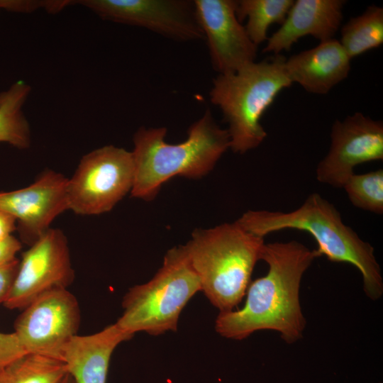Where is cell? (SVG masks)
Instances as JSON below:
<instances>
[{
    "instance_id": "obj_1",
    "label": "cell",
    "mask_w": 383,
    "mask_h": 383,
    "mask_svg": "<svg viewBox=\"0 0 383 383\" xmlns=\"http://www.w3.org/2000/svg\"><path fill=\"white\" fill-rule=\"evenodd\" d=\"M318 257L296 240L264 245L261 260L267 273L250 282L244 306L220 312L215 328L221 336L243 340L255 331L279 332L287 343L300 340L306 325L299 302L302 277Z\"/></svg>"
},
{
    "instance_id": "obj_2",
    "label": "cell",
    "mask_w": 383,
    "mask_h": 383,
    "mask_svg": "<svg viewBox=\"0 0 383 383\" xmlns=\"http://www.w3.org/2000/svg\"><path fill=\"white\" fill-rule=\"evenodd\" d=\"M235 221L262 238L286 229L309 233L317 243L318 257L324 255L331 262L353 265L362 275L365 294L374 301L382 296L383 279L373 246L345 224L334 205L319 194H311L292 211L249 210Z\"/></svg>"
},
{
    "instance_id": "obj_3",
    "label": "cell",
    "mask_w": 383,
    "mask_h": 383,
    "mask_svg": "<svg viewBox=\"0 0 383 383\" xmlns=\"http://www.w3.org/2000/svg\"><path fill=\"white\" fill-rule=\"evenodd\" d=\"M166 133L165 127H142L134 134L133 197L152 200L176 176L201 178L230 148L228 130L215 122L209 109L189 127L184 142L167 143Z\"/></svg>"
},
{
    "instance_id": "obj_4",
    "label": "cell",
    "mask_w": 383,
    "mask_h": 383,
    "mask_svg": "<svg viewBox=\"0 0 383 383\" xmlns=\"http://www.w3.org/2000/svg\"><path fill=\"white\" fill-rule=\"evenodd\" d=\"M264 245L236 221L192 233L184 247L201 291L220 312L232 311L245 295Z\"/></svg>"
},
{
    "instance_id": "obj_5",
    "label": "cell",
    "mask_w": 383,
    "mask_h": 383,
    "mask_svg": "<svg viewBox=\"0 0 383 383\" xmlns=\"http://www.w3.org/2000/svg\"><path fill=\"white\" fill-rule=\"evenodd\" d=\"M285 59L275 55L213 79L210 100L221 110L228 124L233 152L252 150L267 137L262 116L279 93L292 84L284 68Z\"/></svg>"
},
{
    "instance_id": "obj_6",
    "label": "cell",
    "mask_w": 383,
    "mask_h": 383,
    "mask_svg": "<svg viewBox=\"0 0 383 383\" xmlns=\"http://www.w3.org/2000/svg\"><path fill=\"white\" fill-rule=\"evenodd\" d=\"M199 291L200 282L184 245L174 247L149 282L126 294L123 311L116 323L131 335L140 331L153 335L175 331L183 308Z\"/></svg>"
},
{
    "instance_id": "obj_7",
    "label": "cell",
    "mask_w": 383,
    "mask_h": 383,
    "mask_svg": "<svg viewBox=\"0 0 383 383\" xmlns=\"http://www.w3.org/2000/svg\"><path fill=\"white\" fill-rule=\"evenodd\" d=\"M133 179L132 152L113 145L94 150L68 179V209L80 215L108 212L131 191Z\"/></svg>"
},
{
    "instance_id": "obj_8",
    "label": "cell",
    "mask_w": 383,
    "mask_h": 383,
    "mask_svg": "<svg viewBox=\"0 0 383 383\" xmlns=\"http://www.w3.org/2000/svg\"><path fill=\"white\" fill-rule=\"evenodd\" d=\"M81 320L76 297L67 288L48 291L23 309L14 333L23 350L60 360L63 347L77 335Z\"/></svg>"
},
{
    "instance_id": "obj_9",
    "label": "cell",
    "mask_w": 383,
    "mask_h": 383,
    "mask_svg": "<svg viewBox=\"0 0 383 383\" xmlns=\"http://www.w3.org/2000/svg\"><path fill=\"white\" fill-rule=\"evenodd\" d=\"M73 279L67 238L60 230L49 228L23 252L4 304L23 309L48 291L67 288Z\"/></svg>"
},
{
    "instance_id": "obj_10",
    "label": "cell",
    "mask_w": 383,
    "mask_h": 383,
    "mask_svg": "<svg viewBox=\"0 0 383 383\" xmlns=\"http://www.w3.org/2000/svg\"><path fill=\"white\" fill-rule=\"evenodd\" d=\"M103 19L145 28L178 41L204 39L193 1L82 0L74 1Z\"/></svg>"
},
{
    "instance_id": "obj_11",
    "label": "cell",
    "mask_w": 383,
    "mask_h": 383,
    "mask_svg": "<svg viewBox=\"0 0 383 383\" xmlns=\"http://www.w3.org/2000/svg\"><path fill=\"white\" fill-rule=\"evenodd\" d=\"M331 145L317 165V180L343 188L355 166L383 159V123L361 112L336 120L331 128Z\"/></svg>"
},
{
    "instance_id": "obj_12",
    "label": "cell",
    "mask_w": 383,
    "mask_h": 383,
    "mask_svg": "<svg viewBox=\"0 0 383 383\" xmlns=\"http://www.w3.org/2000/svg\"><path fill=\"white\" fill-rule=\"evenodd\" d=\"M197 21L218 74L235 72L255 62L257 46L236 16L237 1H193Z\"/></svg>"
},
{
    "instance_id": "obj_13",
    "label": "cell",
    "mask_w": 383,
    "mask_h": 383,
    "mask_svg": "<svg viewBox=\"0 0 383 383\" xmlns=\"http://www.w3.org/2000/svg\"><path fill=\"white\" fill-rule=\"evenodd\" d=\"M68 179L46 170L28 187L0 192V210L13 216L21 240L31 245L68 209Z\"/></svg>"
},
{
    "instance_id": "obj_14",
    "label": "cell",
    "mask_w": 383,
    "mask_h": 383,
    "mask_svg": "<svg viewBox=\"0 0 383 383\" xmlns=\"http://www.w3.org/2000/svg\"><path fill=\"white\" fill-rule=\"evenodd\" d=\"M343 0H296L279 28L268 38L264 52L289 51L300 38L311 35L320 42L336 34L343 20Z\"/></svg>"
},
{
    "instance_id": "obj_15",
    "label": "cell",
    "mask_w": 383,
    "mask_h": 383,
    "mask_svg": "<svg viewBox=\"0 0 383 383\" xmlns=\"http://www.w3.org/2000/svg\"><path fill=\"white\" fill-rule=\"evenodd\" d=\"M350 61L339 40L332 38L285 59L284 68L292 84L311 94H326L348 77Z\"/></svg>"
},
{
    "instance_id": "obj_16",
    "label": "cell",
    "mask_w": 383,
    "mask_h": 383,
    "mask_svg": "<svg viewBox=\"0 0 383 383\" xmlns=\"http://www.w3.org/2000/svg\"><path fill=\"white\" fill-rule=\"evenodd\" d=\"M132 337L116 323L93 334L76 335L63 347L60 360L75 383H106L113 350Z\"/></svg>"
},
{
    "instance_id": "obj_17",
    "label": "cell",
    "mask_w": 383,
    "mask_h": 383,
    "mask_svg": "<svg viewBox=\"0 0 383 383\" xmlns=\"http://www.w3.org/2000/svg\"><path fill=\"white\" fill-rule=\"evenodd\" d=\"M30 91L27 84L18 81L0 93V142L19 149L30 146V128L22 111Z\"/></svg>"
},
{
    "instance_id": "obj_18",
    "label": "cell",
    "mask_w": 383,
    "mask_h": 383,
    "mask_svg": "<svg viewBox=\"0 0 383 383\" xmlns=\"http://www.w3.org/2000/svg\"><path fill=\"white\" fill-rule=\"evenodd\" d=\"M343 48L352 60L383 43V9L372 5L341 28Z\"/></svg>"
},
{
    "instance_id": "obj_19",
    "label": "cell",
    "mask_w": 383,
    "mask_h": 383,
    "mask_svg": "<svg viewBox=\"0 0 383 383\" xmlns=\"http://www.w3.org/2000/svg\"><path fill=\"white\" fill-rule=\"evenodd\" d=\"M67 373L60 359L26 353L2 367L0 383H60Z\"/></svg>"
},
{
    "instance_id": "obj_20",
    "label": "cell",
    "mask_w": 383,
    "mask_h": 383,
    "mask_svg": "<svg viewBox=\"0 0 383 383\" xmlns=\"http://www.w3.org/2000/svg\"><path fill=\"white\" fill-rule=\"evenodd\" d=\"M293 3V0H240L236 16L240 22L247 18L245 29L258 47L267 40V30L272 23L282 24Z\"/></svg>"
},
{
    "instance_id": "obj_21",
    "label": "cell",
    "mask_w": 383,
    "mask_h": 383,
    "mask_svg": "<svg viewBox=\"0 0 383 383\" xmlns=\"http://www.w3.org/2000/svg\"><path fill=\"white\" fill-rule=\"evenodd\" d=\"M345 189L351 204L376 214L383 213V170L352 174L345 182Z\"/></svg>"
},
{
    "instance_id": "obj_22",
    "label": "cell",
    "mask_w": 383,
    "mask_h": 383,
    "mask_svg": "<svg viewBox=\"0 0 383 383\" xmlns=\"http://www.w3.org/2000/svg\"><path fill=\"white\" fill-rule=\"evenodd\" d=\"M26 354L13 333L0 332V367H4Z\"/></svg>"
},
{
    "instance_id": "obj_23",
    "label": "cell",
    "mask_w": 383,
    "mask_h": 383,
    "mask_svg": "<svg viewBox=\"0 0 383 383\" xmlns=\"http://www.w3.org/2000/svg\"><path fill=\"white\" fill-rule=\"evenodd\" d=\"M19 261L16 259L6 264L0 265V304L4 303L11 289Z\"/></svg>"
},
{
    "instance_id": "obj_24",
    "label": "cell",
    "mask_w": 383,
    "mask_h": 383,
    "mask_svg": "<svg viewBox=\"0 0 383 383\" xmlns=\"http://www.w3.org/2000/svg\"><path fill=\"white\" fill-rule=\"evenodd\" d=\"M21 248V242L12 235L0 240V265L6 264L17 259L16 255Z\"/></svg>"
},
{
    "instance_id": "obj_25",
    "label": "cell",
    "mask_w": 383,
    "mask_h": 383,
    "mask_svg": "<svg viewBox=\"0 0 383 383\" xmlns=\"http://www.w3.org/2000/svg\"><path fill=\"white\" fill-rule=\"evenodd\" d=\"M17 228L16 218L9 213L0 210V240L11 235Z\"/></svg>"
},
{
    "instance_id": "obj_26",
    "label": "cell",
    "mask_w": 383,
    "mask_h": 383,
    "mask_svg": "<svg viewBox=\"0 0 383 383\" xmlns=\"http://www.w3.org/2000/svg\"><path fill=\"white\" fill-rule=\"evenodd\" d=\"M10 0H0V9H5L9 11Z\"/></svg>"
},
{
    "instance_id": "obj_27",
    "label": "cell",
    "mask_w": 383,
    "mask_h": 383,
    "mask_svg": "<svg viewBox=\"0 0 383 383\" xmlns=\"http://www.w3.org/2000/svg\"><path fill=\"white\" fill-rule=\"evenodd\" d=\"M60 383H75L72 377L67 373Z\"/></svg>"
},
{
    "instance_id": "obj_28",
    "label": "cell",
    "mask_w": 383,
    "mask_h": 383,
    "mask_svg": "<svg viewBox=\"0 0 383 383\" xmlns=\"http://www.w3.org/2000/svg\"><path fill=\"white\" fill-rule=\"evenodd\" d=\"M1 368H2V367H0V372H1Z\"/></svg>"
}]
</instances>
